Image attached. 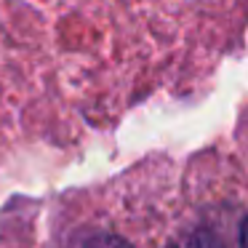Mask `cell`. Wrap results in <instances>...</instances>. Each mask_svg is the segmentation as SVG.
<instances>
[{"label":"cell","mask_w":248,"mask_h":248,"mask_svg":"<svg viewBox=\"0 0 248 248\" xmlns=\"http://www.w3.org/2000/svg\"><path fill=\"white\" fill-rule=\"evenodd\" d=\"M166 248H224V246H221V240L211 230L198 227V230H189L184 235L173 237Z\"/></svg>","instance_id":"obj_1"},{"label":"cell","mask_w":248,"mask_h":248,"mask_svg":"<svg viewBox=\"0 0 248 248\" xmlns=\"http://www.w3.org/2000/svg\"><path fill=\"white\" fill-rule=\"evenodd\" d=\"M86 248H134V246H128V243H125L123 237L104 235V237H96V240H91Z\"/></svg>","instance_id":"obj_2"},{"label":"cell","mask_w":248,"mask_h":248,"mask_svg":"<svg viewBox=\"0 0 248 248\" xmlns=\"http://www.w3.org/2000/svg\"><path fill=\"white\" fill-rule=\"evenodd\" d=\"M240 243H243V248H248V216H246V221H243V232H240Z\"/></svg>","instance_id":"obj_3"}]
</instances>
